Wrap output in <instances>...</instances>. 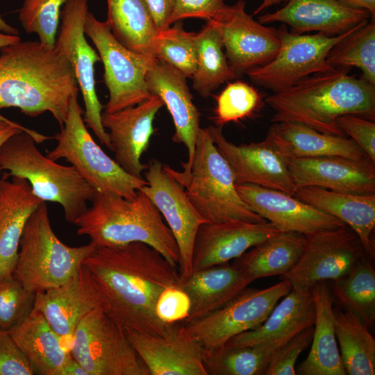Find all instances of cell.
<instances>
[{"label": "cell", "instance_id": "6da1fadb", "mask_svg": "<svg viewBox=\"0 0 375 375\" xmlns=\"http://www.w3.org/2000/svg\"><path fill=\"white\" fill-rule=\"evenodd\" d=\"M101 293L104 310L125 330L165 335L172 324L161 322L157 300L179 281L178 268L142 242L96 247L83 261Z\"/></svg>", "mask_w": 375, "mask_h": 375}, {"label": "cell", "instance_id": "7a4b0ae2", "mask_svg": "<svg viewBox=\"0 0 375 375\" xmlns=\"http://www.w3.org/2000/svg\"><path fill=\"white\" fill-rule=\"evenodd\" d=\"M78 91L71 65L55 48L20 40L0 49V109L29 117L49 112L61 127Z\"/></svg>", "mask_w": 375, "mask_h": 375}, {"label": "cell", "instance_id": "3957f363", "mask_svg": "<svg viewBox=\"0 0 375 375\" xmlns=\"http://www.w3.org/2000/svg\"><path fill=\"white\" fill-rule=\"evenodd\" d=\"M265 101L274 111L272 122H296L333 135L344 136L338 124L342 115L375 117V85L343 67L308 76Z\"/></svg>", "mask_w": 375, "mask_h": 375}, {"label": "cell", "instance_id": "277c9868", "mask_svg": "<svg viewBox=\"0 0 375 375\" xmlns=\"http://www.w3.org/2000/svg\"><path fill=\"white\" fill-rule=\"evenodd\" d=\"M92 206L76 219V233L97 247L142 242L157 250L178 268L174 238L151 199L141 190L128 199L112 193H95Z\"/></svg>", "mask_w": 375, "mask_h": 375}, {"label": "cell", "instance_id": "5b68a950", "mask_svg": "<svg viewBox=\"0 0 375 375\" xmlns=\"http://www.w3.org/2000/svg\"><path fill=\"white\" fill-rule=\"evenodd\" d=\"M162 167L183 187L190 201L207 222H267L254 212L239 195L233 171L217 148L208 128L199 129L189 165L182 162L181 171L167 165Z\"/></svg>", "mask_w": 375, "mask_h": 375}, {"label": "cell", "instance_id": "8992f818", "mask_svg": "<svg viewBox=\"0 0 375 375\" xmlns=\"http://www.w3.org/2000/svg\"><path fill=\"white\" fill-rule=\"evenodd\" d=\"M36 144L24 131L10 137L0 147V171L26 179L36 197L60 205L65 220L74 224L96 191L74 167L60 165L43 155Z\"/></svg>", "mask_w": 375, "mask_h": 375}, {"label": "cell", "instance_id": "52a82bcc", "mask_svg": "<svg viewBox=\"0 0 375 375\" xmlns=\"http://www.w3.org/2000/svg\"><path fill=\"white\" fill-rule=\"evenodd\" d=\"M96 247L92 242L70 247L60 241L43 201L25 225L12 276L34 293L57 287L79 270Z\"/></svg>", "mask_w": 375, "mask_h": 375}, {"label": "cell", "instance_id": "ba28073f", "mask_svg": "<svg viewBox=\"0 0 375 375\" xmlns=\"http://www.w3.org/2000/svg\"><path fill=\"white\" fill-rule=\"evenodd\" d=\"M77 97L70 102L66 120L53 137L57 144L47 157L54 161L65 159L97 192L134 198L147 182L126 172L95 142L84 122Z\"/></svg>", "mask_w": 375, "mask_h": 375}, {"label": "cell", "instance_id": "9c48e42d", "mask_svg": "<svg viewBox=\"0 0 375 375\" xmlns=\"http://www.w3.org/2000/svg\"><path fill=\"white\" fill-rule=\"evenodd\" d=\"M70 354L88 375H149L125 329L99 306L78 324Z\"/></svg>", "mask_w": 375, "mask_h": 375}, {"label": "cell", "instance_id": "30bf717a", "mask_svg": "<svg viewBox=\"0 0 375 375\" xmlns=\"http://www.w3.org/2000/svg\"><path fill=\"white\" fill-rule=\"evenodd\" d=\"M367 21L333 36L321 33H294L283 24L277 29L281 44L276 56L267 64L246 74L253 83L276 92L312 74L333 71L336 68L327 62L331 49Z\"/></svg>", "mask_w": 375, "mask_h": 375}, {"label": "cell", "instance_id": "8fae6325", "mask_svg": "<svg viewBox=\"0 0 375 375\" xmlns=\"http://www.w3.org/2000/svg\"><path fill=\"white\" fill-rule=\"evenodd\" d=\"M84 31L94 44L103 66V82L108 91L104 111L113 112L150 98L146 75L154 58L136 53L119 42L105 22L88 12Z\"/></svg>", "mask_w": 375, "mask_h": 375}, {"label": "cell", "instance_id": "7c38bea8", "mask_svg": "<svg viewBox=\"0 0 375 375\" xmlns=\"http://www.w3.org/2000/svg\"><path fill=\"white\" fill-rule=\"evenodd\" d=\"M291 289L285 280L265 289L246 288L215 311L183 324L206 352L210 351L258 327Z\"/></svg>", "mask_w": 375, "mask_h": 375}, {"label": "cell", "instance_id": "4fadbf2b", "mask_svg": "<svg viewBox=\"0 0 375 375\" xmlns=\"http://www.w3.org/2000/svg\"><path fill=\"white\" fill-rule=\"evenodd\" d=\"M88 12V0L66 1L61 10V24L54 48L72 66L84 103L83 120L86 126L101 144L110 149L108 135L101 122L103 106L95 88L94 65L100 57L87 41L84 31Z\"/></svg>", "mask_w": 375, "mask_h": 375}, {"label": "cell", "instance_id": "5bb4252c", "mask_svg": "<svg viewBox=\"0 0 375 375\" xmlns=\"http://www.w3.org/2000/svg\"><path fill=\"white\" fill-rule=\"evenodd\" d=\"M306 237L298 262L280 276L294 289L310 290L317 282L340 279L367 256L358 235L347 225Z\"/></svg>", "mask_w": 375, "mask_h": 375}, {"label": "cell", "instance_id": "9a60e30c", "mask_svg": "<svg viewBox=\"0 0 375 375\" xmlns=\"http://www.w3.org/2000/svg\"><path fill=\"white\" fill-rule=\"evenodd\" d=\"M210 21L217 28L229 67L236 78L265 65L277 54V29L261 24L246 11L244 0L226 6Z\"/></svg>", "mask_w": 375, "mask_h": 375}, {"label": "cell", "instance_id": "2e32d148", "mask_svg": "<svg viewBox=\"0 0 375 375\" xmlns=\"http://www.w3.org/2000/svg\"><path fill=\"white\" fill-rule=\"evenodd\" d=\"M153 159L144 173L147 184L142 191L158 208L177 244L180 260L179 281L192 273V253L197 231L206 220L188 197L183 187Z\"/></svg>", "mask_w": 375, "mask_h": 375}, {"label": "cell", "instance_id": "e0dca14e", "mask_svg": "<svg viewBox=\"0 0 375 375\" xmlns=\"http://www.w3.org/2000/svg\"><path fill=\"white\" fill-rule=\"evenodd\" d=\"M217 148L229 164L236 184L250 183L293 195L297 188L287 157L267 137L261 142L237 145L224 135L222 127L208 128Z\"/></svg>", "mask_w": 375, "mask_h": 375}, {"label": "cell", "instance_id": "ac0fdd59", "mask_svg": "<svg viewBox=\"0 0 375 375\" xmlns=\"http://www.w3.org/2000/svg\"><path fill=\"white\" fill-rule=\"evenodd\" d=\"M125 332L149 375H208L206 351L182 322L173 323L165 335Z\"/></svg>", "mask_w": 375, "mask_h": 375}, {"label": "cell", "instance_id": "d6986e66", "mask_svg": "<svg viewBox=\"0 0 375 375\" xmlns=\"http://www.w3.org/2000/svg\"><path fill=\"white\" fill-rule=\"evenodd\" d=\"M242 200L259 216L281 232H296L306 236L346 226L339 219L281 190L254 184H236Z\"/></svg>", "mask_w": 375, "mask_h": 375}, {"label": "cell", "instance_id": "ffe728a7", "mask_svg": "<svg viewBox=\"0 0 375 375\" xmlns=\"http://www.w3.org/2000/svg\"><path fill=\"white\" fill-rule=\"evenodd\" d=\"M162 101L156 95L134 106L113 112H102V125L108 135L115 160L128 174L143 178L147 165L140 158L155 130L153 120Z\"/></svg>", "mask_w": 375, "mask_h": 375}, {"label": "cell", "instance_id": "44dd1931", "mask_svg": "<svg viewBox=\"0 0 375 375\" xmlns=\"http://www.w3.org/2000/svg\"><path fill=\"white\" fill-rule=\"evenodd\" d=\"M103 300L94 281L83 265L64 283L35 294L33 308L40 312L52 329L61 338L65 348L71 347L79 322ZM68 351V350H67Z\"/></svg>", "mask_w": 375, "mask_h": 375}, {"label": "cell", "instance_id": "7402d4cb", "mask_svg": "<svg viewBox=\"0 0 375 375\" xmlns=\"http://www.w3.org/2000/svg\"><path fill=\"white\" fill-rule=\"evenodd\" d=\"M281 232L269 222H206L200 226L192 253V272L229 262L267 238Z\"/></svg>", "mask_w": 375, "mask_h": 375}, {"label": "cell", "instance_id": "603a6c76", "mask_svg": "<svg viewBox=\"0 0 375 375\" xmlns=\"http://www.w3.org/2000/svg\"><path fill=\"white\" fill-rule=\"evenodd\" d=\"M297 188L315 186L337 192L375 194L372 160L358 161L340 156L287 158Z\"/></svg>", "mask_w": 375, "mask_h": 375}, {"label": "cell", "instance_id": "cb8c5ba5", "mask_svg": "<svg viewBox=\"0 0 375 375\" xmlns=\"http://www.w3.org/2000/svg\"><path fill=\"white\" fill-rule=\"evenodd\" d=\"M187 77L166 62L154 58L146 75L151 95L160 98L172 116L174 142L183 144L188 151L189 165L193 158L200 127V112L193 102Z\"/></svg>", "mask_w": 375, "mask_h": 375}, {"label": "cell", "instance_id": "d4e9b609", "mask_svg": "<svg viewBox=\"0 0 375 375\" xmlns=\"http://www.w3.org/2000/svg\"><path fill=\"white\" fill-rule=\"evenodd\" d=\"M371 18L368 12L348 8L337 0H287L276 11L260 15L258 21L263 24L281 22L294 33L317 31L333 36Z\"/></svg>", "mask_w": 375, "mask_h": 375}, {"label": "cell", "instance_id": "484cf974", "mask_svg": "<svg viewBox=\"0 0 375 375\" xmlns=\"http://www.w3.org/2000/svg\"><path fill=\"white\" fill-rule=\"evenodd\" d=\"M315 315L310 290L292 288L262 324L235 335L224 345L260 346L274 353L296 335L314 326Z\"/></svg>", "mask_w": 375, "mask_h": 375}, {"label": "cell", "instance_id": "4316f807", "mask_svg": "<svg viewBox=\"0 0 375 375\" xmlns=\"http://www.w3.org/2000/svg\"><path fill=\"white\" fill-rule=\"evenodd\" d=\"M0 178V282L12 276L25 225L41 203L24 178Z\"/></svg>", "mask_w": 375, "mask_h": 375}, {"label": "cell", "instance_id": "83f0119b", "mask_svg": "<svg viewBox=\"0 0 375 375\" xmlns=\"http://www.w3.org/2000/svg\"><path fill=\"white\" fill-rule=\"evenodd\" d=\"M293 196L350 227L358 235L367 256L374 261L375 194H353L306 186L297 188Z\"/></svg>", "mask_w": 375, "mask_h": 375}, {"label": "cell", "instance_id": "f1b7e54d", "mask_svg": "<svg viewBox=\"0 0 375 375\" xmlns=\"http://www.w3.org/2000/svg\"><path fill=\"white\" fill-rule=\"evenodd\" d=\"M251 283L233 264L226 262L193 271L178 285L188 295L190 308L183 324L219 309Z\"/></svg>", "mask_w": 375, "mask_h": 375}, {"label": "cell", "instance_id": "f546056e", "mask_svg": "<svg viewBox=\"0 0 375 375\" xmlns=\"http://www.w3.org/2000/svg\"><path fill=\"white\" fill-rule=\"evenodd\" d=\"M266 137L287 158L340 156L372 160L352 139L322 133L296 122L274 123Z\"/></svg>", "mask_w": 375, "mask_h": 375}, {"label": "cell", "instance_id": "4dcf8cb0", "mask_svg": "<svg viewBox=\"0 0 375 375\" xmlns=\"http://www.w3.org/2000/svg\"><path fill=\"white\" fill-rule=\"evenodd\" d=\"M310 291L315 305L314 331L311 348L296 369L300 375H346L337 342L333 298L328 284L320 281Z\"/></svg>", "mask_w": 375, "mask_h": 375}, {"label": "cell", "instance_id": "1f68e13d", "mask_svg": "<svg viewBox=\"0 0 375 375\" xmlns=\"http://www.w3.org/2000/svg\"><path fill=\"white\" fill-rule=\"evenodd\" d=\"M10 333L35 374H61L70 353L40 312L33 308Z\"/></svg>", "mask_w": 375, "mask_h": 375}, {"label": "cell", "instance_id": "d6a6232c", "mask_svg": "<svg viewBox=\"0 0 375 375\" xmlns=\"http://www.w3.org/2000/svg\"><path fill=\"white\" fill-rule=\"evenodd\" d=\"M306 238V235L296 232H280L234 259L233 265L251 282L260 278L281 276L298 262Z\"/></svg>", "mask_w": 375, "mask_h": 375}, {"label": "cell", "instance_id": "836d02e7", "mask_svg": "<svg viewBox=\"0 0 375 375\" xmlns=\"http://www.w3.org/2000/svg\"><path fill=\"white\" fill-rule=\"evenodd\" d=\"M105 21L116 40L129 50L155 58L153 42L158 33L141 0H106Z\"/></svg>", "mask_w": 375, "mask_h": 375}, {"label": "cell", "instance_id": "e575fe53", "mask_svg": "<svg viewBox=\"0 0 375 375\" xmlns=\"http://www.w3.org/2000/svg\"><path fill=\"white\" fill-rule=\"evenodd\" d=\"M336 339L346 374H375V340L351 312L333 308Z\"/></svg>", "mask_w": 375, "mask_h": 375}, {"label": "cell", "instance_id": "d590c367", "mask_svg": "<svg viewBox=\"0 0 375 375\" xmlns=\"http://www.w3.org/2000/svg\"><path fill=\"white\" fill-rule=\"evenodd\" d=\"M374 260L365 256L344 277L330 281L333 301L355 315L369 329L375 322V269Z\"/></svg>", "mask_w": 375, "mask_h": 375}, {"label": "cell", "instance_id": "8d00e7d4", "mask_svg": "<svg viewBox=\"0 0 375 375\" xmlns=\"http://www.w3.org/2000/svg\"><path fill=\"white\" fill-rule=\"evenodd\" d=\"M197 66L193 88L203 98L210 97L224 83L235 78L231 69L219 33L210 21L194 35Z\"/></svg>", "mask_w": 375, "mask_h": 375}, {"label": "cell", "instance_id": "74e56055", "mask_svg": "<svg viewBox=\"0 0 375 375\" xmlns=\"http://www.w3.org/2000/svg\"><path fill=\"white\" fill-rule=\"evenodd\" d=\"M333 68L357 67L375 85V18H371L337 43L327 56Z\"/></svg>", "mask_w": 375, "mask_h": 375}, {"label": "cell", "instance_id": "f35d334b", "mask_svg": "<svg viewBox=\"0 0 375 375\" xmlns=\"http://www.w3.org/2000/svg\"><path fill=\"white\" fill-rule=\"evenodd\" d=\"M273 352L260 346L224 345L206 352L208 375H263Z\"/></svg>", "mask_w": 375, "mask_h": 375}, {"label": "cell", "instance_id": "ab89813d", "mask_svg": "<svg viewBox=\"0 0 375 375\" xmlns=\"http://www.w3.org/2000/svg\"><path fill=\"white\" fill-rule=\"evenodd\" d=\"M166 30L158 32L153 42V54L192 78L197 66L195 33L186 31L181 21Z\"/></svg>", "mask_w": 375, "mask_h": 375}, {"label": "cell", "instance_id": "60d3db41", "mask_svg": "<svg viewBox=\"0 0 375 375\" xmlns=\"http://www.w3.org/2000/svg\"><path fill=\"white\" fill-rule=\"evenodd\" d=\"M66 1L24 0L18 19L27 33L36 34L42 44L53 49Z\"/></svg>", "mask_w": 375, "mask_h": 375}, {"label": "cell", "instance_id": "b9f144b4", "mask_svg": "<svg viewBox=\"0 0 375 375\" xmlns=\"http://www.w3.org/2000/svg\"><path fill=\"white\" fill-rule=\"evenodd\" d=\"M259 92L249 84L235 81L228 83L216 98L215 122L223 126L252 115L261 104Z\"/></svg>", "mask_w": 375, "mask_h": 375}, {"label": "cell", "instance_id": "7bdbcfd3", "mask_svg": "<svg viewBox=\"0 0 375 375\" xmlns=\"http://www.w3.org/2000/svg\"><path fill=\"white\" fill-rule=\"evenodd\" d=\"M35 294L13 276L0 282V330L10 331L28 317Z\"/></svg>", "mask_w": 375, "mask_h": 375}, {"label": "cell", "instance_id": "ee69618b", "mask_svg": "<svg viewBox=\"0 0 375 375\" xmlns=\"http://www.w3.org/2000/svg\"><path fill=\"white\" fill-rule=\"evenodd\" d=\"M313 326L304 329L276 350L269 359L265 375H296V362L311 344Z\"/></svg>", "mask_w": 375, "mask_h": 375}, {"label": "cell", "instance_id": "f6af8a7d", "mask_svg": "<svg viewBox=\"0 0 375 375\" xmlns=\"http://www.w3.org/2000/svg\"><path fill=\"white\" fill-rule=\"evenodd\" d=\"M190 301L188 295L178 285L164 290L156 305L158 319L165 324L183 322L189 315Z\"/></svg>", "mask_w": 375, "mask_h": 375}, {"label": "cell", "instance_id": "bcb514c9", "mask_svg": "<svg viewBox=\"0 0 375 375\" xmlns=\"http://www.w3.org/2000/svg\"><path fill=\"white\" fill-rule=\"evenodd\" d=\"M338 124L344 134L352 139L375 162V123L356 115L340 117Z\"/></svg>", "mask_w": 375, "mask_h": 375}, {"label": "cell", "instance_id": "7dc6e473", "mask_svg": "<svg viewBox=\"0 0 375 375\" xmlns=\"http://www.w3.org/2000/svg\"><path fill=\"white\" fill-rule=\"evenodd\" d=\"M35 372L10 331L0 330V375H33Z\"/></svg>", "mask_w": 375, "mask_h": 375}, {"label": "cell", "instance_id": "c3c4849f", "mask_svg": "<svg viewBox=\"0 0 375 375\" xmlns=\"http://www.w3.org/2000/svg\"><path fill=\"white\" fill-rule=\"evenodd\" d=\"M226 0H174L171 25L187 18L206 21L212 18L226 6Z\"/></svg>", "mask_w": 375, "mask_h": 375}, {"label": "cell", "instance_id": "681fc988", "mask_svg": "<svg viewBox=\"0 0 375 375\" xmlns=\"http://www.w3.org/2000/svg\"><path fill=\"white\" fill-rule=\"evenodd\" d=\"M149 13L158 31L169 28L174 0H141Z\"/></svg>", "mask_w": 375, "mask_h": 375}, {"label": "cell", "instance_id": "f907efd6", "mask_svg": "<svg viewBox=\"0 0 375 375\" xmlns=\"http://www.w3.org/2000/svg\"><path fill=\"white\" fill-rule=\"evenodd\" d=\"M20 131L29 133L34 138L37 144L53 138L41 134L2 116L0 117V147L10 137Z\"/></svg>", "mask_w": 375, "mask_h": 375}, {"label": "cell", "instance_id": "816d5d0a", "mask_svg": "<svg viewBox=\"0 0 375 375\" xmlns=\"http://www.w3.org/2000/svg\"><path fill=\"white\" fill-rule=\"evenodd\" d=\"M341 4L353 9L368 12L375 18V0H337Z\"/></svg>", "mask_w": 375, "mask_h": 375}, {"label": "cell", "instance_id": "f5cc1de1", "mask_svg": "<svg viewBox=\"0 0 375 375\" xmlns=\"http://www.w3.org/2000/svg\"><path fill=\"white\" fill-rule=\"evenodd\" d=\"M60 375H88L82 365L69 354Z\"/></svg>", "mask_w": 375, "mask_h": 375}, {"label": "cell", "instance_id": "db71d44e", "mask_svg": "<svg viewBox=\"0 0 375 375\" xmlns=\"http://www.w3.org/2000/svg\"><path fill=\"white\" fill-rule=\"evenodd\" d=\"M20 40L21 38L19 35L6 34L0 32V49L5 46L17 42Z\"/></svg>", "mask_w": 375, "mask_h": 375}, {"label": "cell", "instance_id": "11a10c76", "mask_svg": "<svg viewBox=\"0 0 375 375\" xmlns=\"http://www.w3.org/2000/svg\"><path fill=\"white\" fill-rule=\"evenodd\" d=\"M287 0H262L260 5L253 11L252 16L258 15L271 6L285 3Z\"/></svg>", "mask_w": 375, "mask_h": 375}, {"label": "cell", "instance_id": "9f6ffc18", "mask_svg": "<svg viewBox=\"0 0 375 375\" xmlns=\"http://www.w3.org/2000/svg\"><path fill=\"white\" fill-rule=\"evenodd\" d=\"M0 32L6 33V34H10V35H18L19 31L15 28L9 25L7 22H6L3 19L0 15Z\"/></svg>", "mask_w": 375, "mask_h": 375}, {"label": "cell", "instance_id": "6f0895ef", "mask_svg": "<svg viewBox=\"0 0 375 375\" xmlns=\"http://www.w3.org/2000/svg\"><path fill=\"white\" fill-rule=\"evenodd\" d=\"M1 172L0 171V178H1Z\"/></svg>", "mask_w": 375, "mask_h": 375}, {"label": "cell", "instance_id": "680465c9", "mask_svg": "<svg viewBox=\"0 0 375 375\" xmlns=\"http://www.w3.org/2000/svg\"><path fill=\"white\" fill-rule=\"evenodd\" d=\"M2 116H3V115H1L0 114V117H2Z\"/></svg>", "mask_w": 375, "mask_h": 375}]
</instances>
